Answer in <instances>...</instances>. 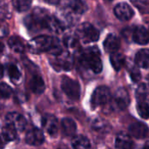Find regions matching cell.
I'll return each instance as SVG.
<instances>
[{
    "label": "cell",
    "instance_id": "obj_15",
    "mask_svg": "<svg viewBox=\"0 0 149 149\" xmlns=\"http://www.w3.org/2000/svg\"><path fill=\"white\" fill-rule=\"evenodd\" d=\"M133 38L139 45H146L149 42L148 31L142 26H138L134 29Z\"/></svg>",
    "mask_w": 149,
    "mask_h": 149
},
{
    "label": "cell",
    "instance_id": "obj_9",
    "mask_svg": "<svg viewBox=\"0 0 149 149\" xmlns=\"http://www.w3.org/2000/svg\"><path fill=\"white\" fill-rule=\"evenodd\" d=\"M25 141L29 145L31 146H39L45 141V136L43 132L38 128L30 129L25 135Z\"/></svg>",
    "mask_w": 149,
    "mask_h": 149
},
{
    "label": "cell",
    "instance_id": "obj_19",
    "mask_svg": "<svg viewBox=\"0 0 149 149\" xmlns=\"http://www.w3.org/2000/svg\"><path fill=\"white\" fill-rule=\"evenodd\" d=\"M135 63L139 67L148 68L149 67V50L142 49L139 51L135 56Z\"/></svg>",
    "mask_w": 149,
    "mask_h": 149
},
{
    "label": "cell",
    "instance_id": "obj_11",
    "mask_svg": "<svg viewBox=\"0 0 149 149\" xmlns=\"http://www.w3.org/2000/svg\"><path fill=\"white\" fill-rule=\"evenodd\" d=\"M43 127L51 136H55L58 130V123L57 118L52 114L45 115L43 119Z\"/></svg>",
    "mask_w": 149,
    "mask_h": 149
},
{
    "label": "cell",
    "instance_id": "obj_13",
    "mask_svg": "<svg viewBox=\"0 0 149 149\" xmlns=\"http://www.w3.org/2000/svg\"><path fill=\"white\" fill-rule=\"evenodd\" d=\"M120 39L114 34H109L104 41V48L107 52L110 53L117 52L120 48Z\"/></svg>",
    "mask_w": 149,
    "mask_h": 149
},
{
    "label": "cell",
    "instance_id": "obj_25",
    "mask_svg": "<svg viewBox=\"0 0 149 149\" xmlns=\"http://www.w3.org/2000/svg\"><path fill=\"white\" fill-rule=\"evenodd\" d=\"M69 11L73 12V14H81L85 10V5L80 0H72L68 5Z\"/></svg>",
    "mask_w": 149,
    "mask_h": 149
},
{
    "label": "cell",
    "instance_id": "obj_39",
    "mask_svg": "<svg viewBox=\"0 0 149 149\" xmlns=\"http://www.w3.org/2000/svg\"><path fill=\"white\" fill-rule=\"evenodd\" d=\"M143 149H149V142H147V143L145 144V146H144Z\"/></svg>",
    "mask_w": 149,
    "mask_h": 149
},
{
    "label": "cell",
    "instance_id": "obj_5",
    "mask_svg": "<svg viewBox=\"0 0 149 149\" xmlns=\"http://www.w3.org/2000/svg\"><path fill=\"white\" fill-rule=\"evenodd\" d=\"M111 100V92L107 86H99L93 93L91 102L93 107L103 106L108 103Z\"/></svg>",
    "mask_w": 149,
    "mask_h": 149
},
{
    "label": "cell",
    "instance_id": "obj_29",
    "mask_svg": "<svg viewBox=\"0 0 149 149\" xmlns=\"http://www.w3.org/2000/svg\"><path fill=\"white\" fill-rule=\"evenodd\" d=\"M136 8L144 14H149V0H132Z\"/></svg>",
    "mask_w": 149,
    "mask_h": 149
},
{
    "label": "cell",
    "instance_id": "obj_38",
    "mask_svg": "<svg viewBox=\"0 0 149 149\" xmlns=\"http://www.w3.org/2000/svg\"><path fill=\"white\" fill-rule=\"evenodd\" d=\"M3 49H4V45H3V44L0 41V53H2V52H3Z\"/></svg>",
    "mask_w": 149,
    "mask_h": 149
},
{
    "label": "cell",
    "instance_id": "obj_10",
    "mask_svg": "<svg viewBox=\"0 0 149 149\" xmlns=\"http://www.w3.org/2000/svg\"><path fill=\"white\" fill-rule=\"evenodd\" d=\"M129 134L136 139H143L148 136L149 133L148 127L146 124L142 122H134L133 123L129 128Z\"/></svg>",
    "mask_w": 149,
    "mask_h": 149
},
{
    "label": "cell",
    "instance_id": "obj_1",
    "mask_svg": "<svg viewBox=\"0 0 149 149\" xmlns=\"http://www.w3.org/2000/svg\"><path fill=\"white\" fill-rule=\"evenodd\" d=\"M28 48L32 53H40V52H50L55 56L62 52V49L58 38L50 37V36H38L32 38L28 45Z\"/></svg>",
    "mask_w": 149,
    "mask_h": 149
},
{
    "label": "cell",
    "instance_id": "obj_24",
    "mask_svg": "<svg viewBox=\"0 0 149 149\" xmlns=\"http://www.w3.org/2000/svg\"><path fill=\"white\" fill-rule=\"evenodd\" d=\"M31 2L32 0H12V5L16 10L24 12L30 9Z\"/></svg>",
    "mask_w": 149,
    "mask_h": 149
},
{
    "label": "cell",
    "instance_id": "obj_7",
    "mask_svg": "<svg viewBox=\"0 0 149 149\" xmlns=\"http://www.w3.org/2000/svg\"><path fill=\"white\" fill-rule=\"evenodd\" d=\"M114 14L120 20H129L134 17V10L127 3H120L114 7Z\"/></svg>",
    "mask_w": 149,
    "mask_h": 149
},
{
    "label": "cell",
    "instance_id": "obj_40",
    "mask_svg": "<svg viewBox=\"0 0 149 149\" xmlns=\"http://www.w3.org/2000/svg\"><path fill=\"white\" fill-rule=\"evenodd\" d=\"M58 149H66V148H59Z\"/></svg>",
    "mask_w": 149,
    "mask_h": 149
},
{
    "label": "cell",
    "instance_id": "obj_30",
    "mask_svg": "<svg viewBox=\"0 0 149 149\" xmlns=\"http://www.w3.org/2000/svg\"><path fill=\"white\" fill-rule=\"evenodd\" d=\"M65 45L69 49L76 50L79 47V39L77 37H67L65 38Z\"/></svg>",
    "mask_w": 149,
    "mask_h": 149
},
{
    "label": "cell",
    "instance_id": "obj_36",
    "mask_svg": "<svg viewBox=\"0 0 149 149\" xmlns=\"http://www.w3.org/2000/svg\"><path fill=\"white\" fill-rule=\"evenodd\" d=\"M45 1L49 3H52V4H56L59 2V0H45Z\"/></svg>",
    "mask_w": 149,
    "mask_h": 149
},
{
    "label": "cell",
    "instance_id": "obj_37",
    "mask_svg": "<svg viewBox=\"0 0 149 149\" xmlns=\"http://www.w3.org/2000/svg\"><path fill=\"white\" fill-rule=\"evenodd\" d=\"M3 76V66L0 63V79Z\"/></svg>",
    "mask_w": 149,
    "mask_h": 149
},
{
    "label": "cell",
    "instance_id": "obj_33",
    "mask_svg": "<svg viewBox=\"0 0 149 149\" xmlns=\"http://www.w3.org/2000/svg\"><path fill=\"white\" fill-rule=\"evenodd\" d=\"M8 31H9V30H8L7 24H5L3 22H2L0 20V38L6 36L7 33H8Z\"/></svg>",
    "mask_w": 149,
    "mask_h": 149
},
{
    "label": "cell",
    "instance_id": "obj_18",
    "mask_svg": "<svg viewBox=\"0 0 149 149\" xmlns=\"http://www.w3.org/2000/svg\"><path fill=\"white\" fill-rule=\"evenodd\" d=\"M61 127L64 134L67 136H72L77 130V125L75 121L70 118H65L61 121Z\"/></svg>",
    "mask_w": 149,
    "mask_h": 149
},
{
    "label": "cell",
    "instance_id": "obj_17",
    "mask_svg": "<svg viewBox=\"0 0 149 149\" xmlns=\"http://www.w3.org/2000/svg\"><path fill=\"white\" fill-rule=\"evenodd\" d=\"M29 86H30L31 92L36 93V94L43 93L45 91V82H44L43 79L38 75H35L31 79L30 83H29Z\"/></svg>",
    "mask_w": 149,
    "mask_h": 149
},
{
    "label": "cell",
    "instance_id": "obj_28",
    "mask_svg": "<svg viewBox=\"0 0 149 149\" xmlns=\"http://www.w3.org/2000/svg\"><path fill=\"white\" fill-rule=\"evenodd\" d=\"M137 98L139 101L147 102L146 100L149 99V87L146 85H141L137 90Z\"/></svg>",
    "mask_w": 149,
    "mask_h": 149
},
{
    "label": "cell",
    "instance_id": "obj_21",
    "mask_svg": "<svg viewBox=\"0 0 149 149\" xmlns=\"http://www.w3.org/2000/svg\"><path fill=\"white\" fill-rule=\"evenodd\" d=\"M72 145L74 149H90L91 148L89 140L84 135L75 136L72 140Z\"/></svg>",
    "mask_w": 149,
    "mask_h": 149
},
{
    "label": "cell",
    "instance_id": "obj_4",
    "mask_svg": "<svg viewBox=\"0 0 149 149\" xmlns=\"http://www.w3.org/2000/svg\"><path fill=\"white\" fill-rule=\"evenodd\" d=\"M61 87L63 92L73 100H78L80 97V86L79 84L68 77H63L61 81Z\"/></svg>",
    "mask_w": 149,
    "mask_h": 149
},
{
    "label": "cell",
    "instance_id": "obj_20",
    "mask_svg": "<svg viewBox=\"0 0 149 149\" xmlns=\"http://www.w3.org/2000/svg\"><path fill=\"white\" fill-rule=\"evenodd\" d=\"M8 44H9V46L10 47V49L17 53H22V52H24V51L25 49L23 40L17 36L10 37L8 40Z\"/></svg>",
    "mask_w": 149,
    "mask_h": 149
},
{
    "label": "cell",
    "instance_id": "obj_8",
    "mask_svg": "<svg viewBox=\"0 0 149 149\" xmlns=\"http://www.w3.org/2000/svg\"><path fill=\"white\" fill-rule=\"evenodd\" d=\"M129 102H130V99H129V94L125 88L118 89L113 97L114 105L120 110H123L127 108V107L129 105Z\"/></svg>",
    "mask_w": 149,
    "mask_h": 149
},
{
    "label": "cell",
    "instance_id": "obj_35",
    "mask_svg": "<svg viewBox=\"0 0 149 149\" xmlns=\"http://www.w3.org/2000/svg\"><path fill=\"white\" fill-rule=\"evenodd\" d=\"M5 140H4V138L3 137V134H0V149H2L3 148V146H4V144H5Z\"/></svg>",
    "mask_w": 149,
    "mask_h": 149
},
{
    "label": "cell",
    "instance_id": "obj_12",
    "mask_svg": "<svg viewBox=\"0 0 149 149\" xmlns=\"http://www.w3.org/2000/svg\"><path fill=\"white\" fill-rule=\"evenodd\" d=\"M56 63L58 67L64 70H70L73 65V59L69 52H62L56 56Z\"/></svg>",
    "mask_w": 149,
    "mask_h": 149
},
{
    "label": "cell",
    "instance_id": "obj_27",
    "mask_svg": "<svg viewBox=\"0 0 149 149\" xmlns=\"http://www.w3.org/2000/svg\"><path fill=\"white\" fill-rule=\"evenodd\" d=\"M137 112L142 119H149V105L148 102L139 101L137 104Z\"/></svg>",
    "mask_w": 149,
    "mask_h": 149
},
{
    "label": "cell",
    "instance_id": "obj_22",
    "mask_svg": "<svg viewBox=\"0 0 149 149\" xmlns=\"http://www.w3.org/2000/svg\"><path fill=\"white\" fill-rule=\"evenodd\" d=\"M110 61H111L113 67L116 71H119L121 69V67L125 64V57L121 53L114 52V53H112L110 57Z\"/></svg>",
    "mask_w": 149,
    "mask_h": 149
},
{
    "label": "cell",
    "instance_id": "obj_34",
    "mask_svg": "<svg viewBox=\"0 0 149 149\" xmlns=\"http://www.w3.org/2000/svg\"><path fill=\"white\" fill-rule=\"evenodd\" d=\"M7 13H8V10H7L6 5H4L3 3H0V20L3 19V18H5Z\"/></svg>",
    "mask_w": 149,
    "mask_h": 149
},
{
    "label": "cell",
    "instance_id": "obj_14",
    "mask_svg": "<svg viewBox=\"0 0 149 149\" xmlns=\"http://www.w3.org/2000/svg\"><path fill=\"white\" fill-rule=\"evenodd\" d=\"M115 147L117 149H134V144L128 134H120L116 137Z\"/></svg>",
    "mask_w": 149,
    "mask_h": 149
},
{
    "label": "cell",
    "instance_id": "obj_2",
    "mask_svg": "<svg viewBox=\"0 0 149 149\" xmlns=\"http://www.w3.org/2000/svg\"><path fill=\"white\" fill-rule=\"evenodd\" d=\"M80 63L86 68H89L95 73L102 71V61L100 52L97 47H90L86 50L80 57Z\"/></svg>",
    "mask_w": 149,
    "mask_h": 149
},
{
    "label": "cell",
    "instance_id": "obj_41",
    "mask_svg": "<svg viewBox=\"0 0 149 149\" xmlns=\"http://www.w3.org/2000/svg\"><path fill=\"white\" fill-rule=\"evenodd\" d=\"M148 33H149V29H148Z\"/></svg>",
    "mask_w": 149,
    "mask_h": 149
},
{
    "label": "cell",
    "instance_id": "obj_32",
    "mask_svg": "<svg viewBox=\"0 0 149 149\" xmlns=\"http://www.w3.org/2000/svg\"><path fill=\"white\" fill-rule=\"evenodd\" d=\"M130 76L132 78V79L134 81V82H137L141 79V72L140 71L137 69V68H133L131 71H130Z\"/></svg>",
    "mask_w": 149,
    "mask_h": 149
},
{
    "label": "cell",
    "instance_id": "obj_16",
    "mask_svg": "<svg viewBox=\"0 0 149 149\" xmlns=\"http://www.w3.org/2000/svg\"><path fill=\"white\" fill-rule=\"evenodd\" d=\"M44 28H46L54 33H60L63 30L61 23L55 17H51L49 15L45 19Z\"/></svg>",
    "mask_w": 149,
    "mask_h": 149
},
{
    "label": "cell",
    "instance_id": "obj_23",
    "mask_svg": "<svg viewBox=\"0 0 149 149\" xmlns=\"http://www.w3.org/2000/svg\"><path fill=\"white\" fill-rule=\"evenodd\" d=\"M2 134H3V137L4 138V140L6 141H14L17 138V131L12 126L6 124L3 127Z\"/></svg>",
    "mask_w": 149,
    "mask_h": 149
},
{
    "label": "cell",
    "instance_id": "obj_3",
    "mask_svg": "<svg viewBox=\"0 0 149 149\" xmlns=\"http://www.w3.org/2000/svg\"><path fill=\"white\" fill-rule=\"evenodd\" d=\"M76 37L79 40L90 43L97 41L100 37V33L94 26L89 23H84L78 27L76 31Z\"/></svg>",
    "mask_w": 149,
    "mask_h": 149
},
{
    "label": "cell",
    "instance_id": "obj_26",
    "mask_svg": "<svg viewBox=\"0 0 149 149\" xmlns=\"http://www.w3.org/2000/svg\"><path fill=\"white\" fill-rule=\"evenodd\" d=\"M8 74L11 81L15 83H17L21 79V72L15 65H10L8 66Z\"/></svg>",
    "mask_w": 149,
    "mask_h": 149
},
{
    "label": "cell",
    "instance_id": "obj_31",
    "mask_svg": "<svg viewBox=\"0 0 149 149\" xmlns=\"http://www.w3.org/2000/svg\"><path fill=\"white\" fill-rule=\"evenodd\" d=\"M12 93L11 88L5 83H0V99H7Z\"/></svg>",
    "mask_w": 149,
    "mask_h": 149
},
{
    "label": "cell",
    "instance_id": "obj_6",
    "mask_svg": "<svg viewBox=\"0 0 149 149\" xmlns=\"http://www.w3.org/2000/svg\"><path fill=\"white\" fill-rule=\"evenodd\" d=\"M5 120H6V124L12 126L17 132L24 131V128L26 127V120L24 117L18 113H8Z\"/></svg>",
    "mask_w": 149,
    "mask_h": 149
}]
</instances>
